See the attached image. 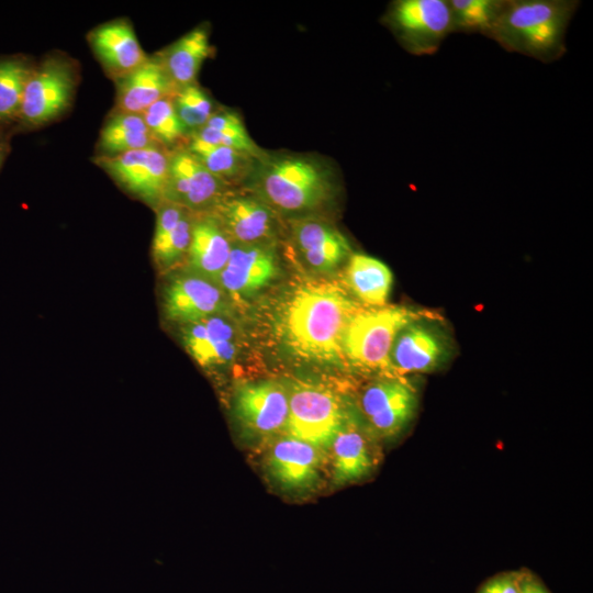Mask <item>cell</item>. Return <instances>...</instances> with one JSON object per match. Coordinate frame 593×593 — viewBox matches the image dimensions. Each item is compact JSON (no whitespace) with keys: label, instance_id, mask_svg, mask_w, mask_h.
<instances>
[{"label":"cell","instance_id":"1","mask_svg":"<svg viewBox=\"0 0 593 593\" xmlns=\"http://www.w3.org/2000/svg\"><path fill=\"white\" fill-rule=\"evenodd\" d=\"M362 306L332 282H306L291 294L282 315L283 336L298 356L320 362H339L344 336Z\"/></svg>","mask_w":593,"mask_h":593},{"label":"cell","instance_id":"2","mask_svg":"<svg viewBox=\"0 0 593 593\" xmlns=\"http://www.w3.org/2000/svg\"><path fill=\"white\" fill-rule=\"evenodd\" d=\"M336 172L331 163L314 155L265 153L244 187L280 216L307 217L334 200Z\"/></svg>","mask_w":593,"mask_h":593},{"label":"cell","instance_id":"3","mask_svg":"<svg viewBox=\"0 0 593 593\" xmlns=\"http://www.w3.org/2000/svg\"><path fill=\"white\" fill-rule=\"evenodd\" d=\"M577 0H504L489 38L502 48L552 63L566 52Z\"/></svg>","mask_w":593,"mask_h":593},{"label":"cell","instance_id":"4","mask_svg":"<svg viewBox=\"0 0 593 593\" xmlns=\"http://www.w3.org/2000/svg\"><path fill=\"white\" fill-rule=\"evenodd\" d=\"M426 311L405 305L361 307L345 332V360L365 371L391 373L390 354L398 334Z\"/></svg>","mask_w":593,"mask_h":593},{"label":"cell","instance_id":"5","mask_svg":"<svg viewBox=\"0 0 593 593\" xmlns=\"http://www.w3.org/2000/svg\"><path fill=\"white\" fill-rule=\"evenodd\" d=\"M78 82L75 63L58 54L45 57L26 82L18 121L25 127L43 126L71 104Z\"/></svg>","mask_w":593,"mask_h":593},{"label":"cell","instance_id":"6","mask_svg":"<svg viewBox=\"0 0 593 593\" xmlns=\"http://www.w3.org/2000/svg\"><path fill=\"white\" fill-rule=\"evenodd\" d=\"M455 343L440 315L426 311L398 334L390 354L391 373L432 372L452 357Z\"/></svg>","mask_w":593,"mask_h":593},{"label":"cell","instance_id":"7","mask_svg":"<svg viewBox=\"0 0 593 593\" xmlns=\"http://www.w3.org/2000/svg\"><path fill=\"white\" fill-rule=\"evenodd\" d=\"M403 48L415 56L435 54L452 33L447 0H396L384 16Z\"/></svg>","mask_w":593,"mask_h":593},{"label":"cell","instance_id":"8","mask_svg":"<svg viewBox=\"0 0 593 593\" xmlns=\"http://www.w3.org/2000/svg\"><path fill=\"white\" fill-rule=\"evenodd\" d=\"M288 393L287 435L321 450H329L336 433L347 416L339 399L323 387L306 383L293 384Z\"/></svg>","mask_w":593,"mask_h":593},{"label":"cell","instance_id":"9","mask_svg":"<svg viewBox=\"0 0 593 593\" xmlns=\"http://www.w3.org/2000/svg\"><path fill=\"white\" fill-rule=\"evenodd\" d=\"M418 404L414 385L404 377L383 373L365 387L359 411L373 436L388 438L400 434L413 419Z\"/></svg>","mask_w":593,"mask_h":593},{"label":"cell","instance_id":"10","mask_svg":"<svg viewBox=\"0 0 593 593\" xmlns=\"http://www.w3.org/2000/svg\"><path fill=\"white\" fill-rule=\"evenodd\" d=\"M94 164L122 189L156 208L164 200L169 150L152 146L114 156H96Z\"/></svg>","mask_w":593,"mask_h":593},{"label":"cell","instance_id":"11","mask_svg":"<svg viewBox=\"0 0 593 593\" xmlns=\"http://www.w3.org/2000/svg\"><path fill=\"white\" fill-rule=\"evenodd\" d=\"M233 244H273L280 215L246 187L230 189L211 212Z\"/></svg>","mask_w":593,"mask_h":593},{"label":"cell","instance_id":"12","mask_svg":"<svg viewBox=\"0 0 593 593\" xmlns=\"http://www.w3.org/2000/svg\"><path fill=\"white\" fill-rule=\"evenodd\" d=\"M227 183L211 174L184 146L169 150L164 200L192 213L212 212L230 190Z\"/></svg>","mask_w":593,"mask_h":593},{"label":"cell","instance_id":"13","mask_svg":"<svg viewBox=\"0 0 593 593\" xmlns=\"http://www.w3.org/2000/svg\"><path fill=\"white\" fill-rule=\"evenodd\" d=\"M234 410L243 427L258 436H273L284 430L289 415V393L272 380L242 384Z\"/></svg>","mask_w":593,"mask_h":593},{"label":"cell","instance_id":"14","mask_svg":"<svg viewBox=\"0 0 593 593\" xmlns=\"http://www.w3.org/2000/svg\"><path fill=\"white\" fill-rule=\"evenodd\" d=\"M277 270L278 258L273 244H233L217 284L225 294L245 299L266 287Z\"/></svg>","mask_w":593,"mask_h":593},{"label":"cell","instance_id":"15","mask_svg":"<svg viewBox=\"0 0 593 593\" xmlns=\"http://www.w3.org/2000/svg\"><path fill=\"white\" fill-rule=\"evenodd\" d=\"M290 236L306 265L317 272L335 270L351 255L348 239L328 221L317 216L289 221Z\"/></svg>","mask_w":593,"mask_h":593},{"label":"cell","instance_id":"16","mask_svg":"<svg viewBox=\"0 0 593 593\" xmlns=\"http://www.w3.org/2000/svg\"><path fill=\"white\" fill-rule=\"evenodd\" d=\"M225 293L216 283L192 272L177 276L164 291L166 316L182 325L224 314Z\"/></svg>","mask_w":593,"mask_h":593},{"label":"cell","instance_id":"17","mask_svg":"<svg viewBox=\"0 0 593 593\" xmlns=\"http://www.w3.org/2000/svg\"><path fill=\"white\" fill-rule=\"evenodd\" d=\"M322 451L306 441L286 435L272 444L266 465L280 488L303 491L318 481Z\"/></svg>","mask_w":593,"mask_h":593},{"label":"cell","instance_id":"18","mask_svg":"<svg viewBox=\"0 0 593 593\" xmlns=\"http://www.w3.org/2000/svg\"><path fill=\"white\" fill-rule=\"evenodd\" d=\"M88 42L105 72L114 81L148 58L127 20H114L97 26L88 34Z\"/></svg>","mask_w":593,"mask_h":593},{"label":"cell","instance_id":"19","mask_svg":"<svg viewBox=\"0 0 593 593\" xmlns=\"http://www.w3.org/2000/svg\"><path fill=\"white\" fill-rule=\"evenodd\" d=\"M181 338L189 355L203 368L228 365L238 349L235 326L224 314L182 325Z\"/></svg>","mask_w":593,"mask_h":593},{"label":"cell","instance_id":"20","mask_svg":"<svg viewBox=\"0 0 593 593\" xmlns=\"http://www.w3.org/2000/svg\"><path fill=\"white\" fill-rule=\"evenodd\" d=\"M370 436L365 423L347 414L329 447L335 484L359 481L372 471L376 462Z\"/></svg>","mask_w":593,"mask_h":593},{"label":"cell","instance_id":"21","mask_svg":"<svg viewBox=\"0 0 593 593\" xmlns=\"http://www.w3.org/2000/svg\"><path fill=\"white\" fill-rule=\"evenodd\" d=\"M233 243L211 213H194L191 240L186 257L189 272L217 283Z\"/></svg>","mask_w":593,"mask_h":593},{"label":"cell","instance_id":"22","mask_svg":"<svg viewBox=\"0 0 593 593\" xmlns=\"http://www.w3.org/2000/svg\"><path fill=\"white\" fill-rule=\"evenodd\" d=\"M115 85L113 111L126 113L141 114L156 101L177 91L156 55L148 56L137 68L115 80Z\"/></svg>","mask_w":593,"mask_h":593},{"label":"cell","instance_id":"23","mask_svg":"<svg viewBox=\"0 0 593 593\" xmlns=\"http://www.w3.org/2000/svg\"><path fill=\"white\" fill-rule=\"evenodd\" d=\"M155 210L152 253L158 268L166 270L186 260L194 213L167 201H163Z\"/></svg>","mask_w":593,"mask_h":593},{"label":"cell","instance_id":"24","mask_svg":"<svg viewBox=\"0 0 593 593\" xmlns=\"http://www.w3.org/2000/svg\"><path fill=\"white\" fill-rule=\"evenodd\" d=\"M209 31L199 26L156 54L168 77L178 89L197 83L203 61L211 55Z\"/></svg>","mask_w":593,"mask_h":593},{"label":"cell","instance_id":"25","mask_svg":"<svg viewBox=\"0 0 593 593\" xmlns=\"http://www.w3.org/2000/svg\"><path fill=\"white\" fill-rule=\"evenodd\" d=\"M345 283L355 300L370 307L384 306L393 283L390 268L363 254H351L345 269Z\"/></svg>","mask_w":593,"mask_h":593},{"label":"cell","instance_id":"26","mask_svg":"<svg viewBox=\"0 0 593 593\" xmlns=\"http://www.w3.org/2000/svg\"><path fill=\"white\" fill-rule=\"evenodd\" d=\"M184 147L215 177L232 188L244 187L257 160L249 154L189 137Z\"/></svg>","mask_w":593,"mask_h":593},{"label":"cell","instance_id":"27","mask_svg":"<svg viewBox=\"0 0 593 593\" xmlns=\"http://www.w3.org/2000/svg\"><path fill=\"white\" fill-rule=\"evenodd\" d=\"M152 146L160 145L150 135L142 114L112 111L100 132L98 156H114Z\"/></svg>","mask_w":593,"mask_h":593},{"label":"cell","instance_id":"28","mask_svg":"<svg viewBox=\"0 0 593 593\" xmlns=\"http://www.w3.org/2000/svg\"><path fill=\"white\" fill-rule=\"evenodd\" d=\"M190 137L230 147L256 158H261L266 153L249 136L240 115L227 108H219L206 124Z\"/></svg>","mask_w":593,"mask_h":593},{"label":"cell","instance_id":"29","mask_svg":"<svg viewBox=\"0 0 593 593\" xmlns=\"http://www.w3.org/2000/svg\"><path fill=\"white\" fill-rule=\"evenodd\" d=\"M34 69L24 57L0 58V125L19 119L26 82Z\"/></svg>","mask_w":593,"mask_h":593},{"label":"cell","instance_id":"30","mask_svg":"<svg viewBox=\"0 0 593 593\" xmlns=\"http://www.w3.org/2000/svg\"><path fill=\"white\" fill-rule=\"evenodd\" d=\"M452 33L481 34L489 37L504 0H447Z\"/></svg>","mask_w":593,"mask_h":593},{"label":"cell","instance_id":"31","mask_svg":"<svg viewBox=\"0 0 593 593\" xmlns=\"http://www.w3.org/2000/svg\"><path fill=\"white\" fill-rule=\"evenodd\" d=\"M172 97L156 101L141 113L155 142L168 150L184 146L189 139L176 112Z\"/></svg>","mask_w":593,"mask_h":593},{"label":"cell","instance_id":"32","mask_svg":"<svg viewBox=\"0 0 593 593\" xmlns=\"http://www.w3.org/2000/svg\"><path fill=\"white\" fill-rule=\"evenodd\" d=\"M172 100L189 137L201 130L219 109L210 94L198 83L178 89Z\"/></svg>","mask_w":593,"mask_h":593},{"label":"cell","instance_id":"33","mask_svg":"<svg viewBox=\"0 0 593 593\" xmlns=\"http://www.w3.org/2000/svg\"><path fill=\"white\" fill-rule=\"evenodd\" d=\"M523 572H507L486 581L478 593H519Z\"/></svg>","mask_w":593,"mask_h":593},{"label":"cell","instance_id":"34","mask_svg":"<svg viewBox=\"0 0 593 593\" xmlns=\"http://www.w3.org/2000/svg\"><path fill=\"white\" fill-rule=\"evenodd\" d=\"M519 593H549L545 585L534 575L523 572L519 583Z\"/></svg>","mask_w":593,"mask_h":593},{"label":"cell","instance_id":"35","mask_svg":"<svg viewBox=\"0 0 593 593\" xmlns=\"http://www.w3.org/2000/svg\"><path fill=\"white\" fill-rule=\"evenodd\" d=\"M7 144L0 139V167L4 160L5 154H7Z\"/></svg>","mask_w":593,"mask_h":593}]
</instances>
